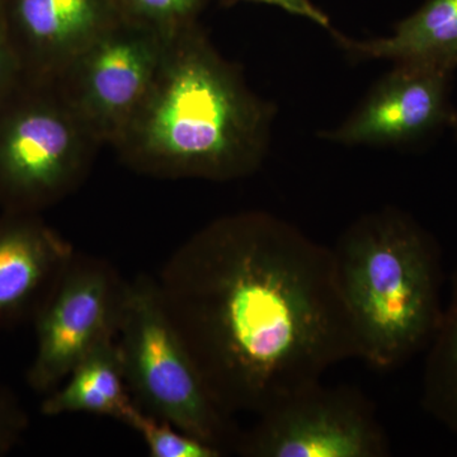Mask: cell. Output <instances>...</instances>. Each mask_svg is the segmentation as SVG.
<instances>
[{
    "label": "cell",
    "instance_id": "6",
    "mask_svg": "<svg viewBox=\"0 0 457 457\" xmlns=\"http://www.w3.org/2000/svg\"><path fill=\"white\" fill-rule=\"evenodd\" d=\"M128 284L110 261L75 252L32 321L33 392L47 395L90 352L116 339Z\"/></svg>",
    "mask_w": 457,
    "mask_h": 457
},
{
    "label": "cell",
    "instance_id": "16",
    "mask_svg": "<svg viewBox=\"0 0 457 457\" xmlns=\"http://www.w3.org/2000/svg\"><path fill=\"white\" fill-rule=\"evenodd\" d=\"M122 16L165 35L197 23L206 0H116Z\"/></svg>",
    "mask_w": 457,
    "mask_h": 457
},
{
    "label": "cell",
    "instance_id": "8",
    "mask_svg": "<svg viewBox=\"0 0 457 457\" xmlns=\"http://www.w3.org/2000/svg\"><path fill=\"white\" fill-rule=\"evenodd\" d=\"M240 433L248 457H383L389 441L371 405L348 387L312 385L260 414Z\"/></svg>",
    "mask_w": 457,
    "mask_h": 457
},
{
    "label": "cell",
    "instance_id": "3",
    "mask_svg": "<svg viewBox=\"0 0 457 457\" xmlns=\"http://www.w3.org/2000/svg\"><path fill=\"white\" fill-rule=\"evenodd\" d=\"M333 252L360 359L395 369L429 345L444 311L441 263L417 221L393 207L368 213Z\"/></svg>",
    "mask_w": 457,
    "mask_h": 457
},
{
    "label": "cell",
    "instance_id": "14",
    "mask_svg": "<svg viewBox=\"0 0 457 457\" xmlns=\"http://www.w3.org/2000/svg\"><path fill=\"white\" fill-rule=\"evenodd\" d=\"M429 343L423 402L433 416L457 432V272L449 305Z\"/></svg>",
    "mask_w": 457,
    "mask_h": 457
},
{
    "label": "cell",
    "instance_id": "2",
    "mask_svg": "<svg viewBox=\"0 0 457 457\" xmlns=\"http://www.w3.org/2000/svg\"><path fill=\"white\" fill-rule=\"evenodd\" d=\"M276 113L195 23L170 36L152 88L113 147L153 179H245L269 154Z\"/></svg>",
    "mask_w": 457,
    "mask_h": 457
},
{
    "label": "cell",
    "instance_id": "15",
    "mask_svg": "<svg viewBox=\"0 0 457 457\" xmlns=\"http://www.w3.org/2000/svg\"><path fill=\"white\" fill-rule=\"evenodd\" d=\"M123 425L130 427L143 438L152 457H220L218 447L180 431L170 422L146 413L137 404L129 411Z\"/></svg>",
    "mask_w": 457,
    "mask_h": 457
},
{
    "label": "cell",
    "instance_id": "9",
    "mask_svg": "<svg viewBox=\"0 0 457 457\" xmlns=\"http://www.w3.org/2000/svg\"><path fill=\"white\" fill-rule=\"evenodd\" d=\"M451 74L411 65H394L369 95L335 129L319 137L342 146H405L449 126Z\"/></svg>",
    "mask_w": 457,
    "mask_h": 457
},
{
    "label": "cell",
    "instance_id": "11",
    "mask_svg": "<svg viewBox=\"0 0 457 457\" xmlns=\"http://www.w3.org/2000/svg\"><path fill=\"white\" fill-rule=\"evenodd\" d=\"M41 213L0 215V329L33 321L75 254Z\"/></svg>",
    "mask_w": 457,
    "mask_h": 457
},
{
    "label": "cell",
    "instance_id": "7",
    "mask_svg": "<svg viewBox=\"0 0 457 457\" xmlns=\"http://www.w3.org/2000/svg\"><path fill=\"white\" fill-rule=\"evenodd\" d=\"M171 35L122 17L55 80L102 145L113 146L154 83Z\"/></svg>",
    "mask_w": 457,
    "mask_h": 457
},
{
    "label": "cell",
    "instance_id": "4",
    "mask_svg": "<svg viewBox=\"0 0 457 457\" xmlns=\"http://www.w3.org/2000/svg\"><path fill=\"white\" fill-rule=\"evenodd\" d=\"M129 392L137 407L180 431L236 450L240 433L222 413L170 317L154 278L131 279L116 337Z\"/></svg>",
    "mask_w": 457,
    "mask_h": 457
},
{
    "label": "cell",
    "instance_id": "12",
    "mask_svg": "<svg viewBox=\"0 0 457 457\" xmlns=\"http://www.w3.org/2000/svg\"><path fill=\"white\" fill-rule=\"evenodd\" d=\"M332 35L359 62L387 60L453 75L457 68V0H426L384 37L353 40L337 31Z\"/></svg>",
    "mask_w": 457,
    "mask_h": 457
},
{
    "label": "cell",
    "instance_id": "18",
    "mask_svg": "<svg viewBox=\"0 0 457 457\" xmlns=\"http://www.w3.org/2000/svg\"><path fill=\"white\" fill-rule=\"evenodd\" d=\"M25 79V71L0 12V106L16 93Z\"/></svg>",
    "mask_w": 457,
    "mask_h": 457
},
{
    "label": "cell",
    "instance_id": "17",
    "mask_svg": "<svg viewBox=\"0 0 457 457\" xmlns=\"http://www.w3.org/2000/svg\"><path fill=\"white\" fill-rule=\"evenodd\" d=\"M29 422L17 396L0 385V456L7 455L16 446L29 428Z\"/></svg>",
    "mask_w": 457,
    "mask_h": 457
},
{
    "label": "cell",
    "instance_id": "19",
    "mask_svg": "<svg viewBox=\"0 0 457 457\" xmlns=\"http://www.w3.org/2000/svg\"><path fill=\"white\" fill-rule=\"evenodd\" d=\"M237 3H261V4L272 5V7H278L293 14V16L311 21L314 25L326 29L330 33L335 31L330 25L329 17L312 0H221V4L227 5V7L236 5Z\"/></svg>",
    "mask_w": 457,
    "mask_h": 457
},
{
    "label": "cell",
    "instance_id": "5",
    "mask_svg": "<svg viewBox=\"0 0 457 457\" xmlns=\"http://www.w3.org/2000/svg\"><path fill=\"white\" fill-rule=\"evenodd\" d=\"M101 146L55 82L25 79L0 106V209L41 213L71 196Z\"/></svg>",
    "mask_w": 457,
    "mask_h": 457
},
{
    "label": "cell",
    "instance_id": "1",
    "mask_svg": "<svg viewBox=\"0 0 457 457\" xmlns=\"http://www.w3.org/2000/svg\"><path fill=\"white\" fill-rule=\"evenodd\" d=\"M222 413L255 416L360 359L333 249L272 213L222 216L155 278Z\"/></svg>",
    "mask_w": 457,
    "mask_h": 457
},
{
    "label": "cell",
    "instance_id": "10",
    "mask_svg": "<svg viewBox=\"0 0 457 457\" xmlns=\"http://www.w3.org/2000/svg\"><path fill=\"white\" fill-rule=\"evenodd\" d=\"M2 16L26 79L36 82H55L123 17L116 0H4Z\"/></svg>",
    "mask_w": 457,
    "mask_h": 457
},
{
    "label": "cell",
    "instance_id": "13",
    "mask_svg": "<svg viewBox=\"0 0 457 457\" xmlns=\"http://www.w3.org/2000/svg\"><path fill=\"white\" fill-rule=\"evenodd\" d=\"M134 405L121 353L112 339L90 352L55 390L45 395L41 413L47 417L87 413L123 423Z\"/></svg>",
    "mask_w": 457,
    "mask_h": 457
},
{
    "label": "cell",
    "instance_id": "20",
    "mask_svg": "<svg viewBox=\"0 0 457 457\" xmlns=\"http://www.w3.org/2000/svg\"><path fill=\"white\" fill-rule=\"evenodd\" d=\"M450 128L456 132L457 135V110L453 112V119H451Z\"/></svg>",
    "mask_w": 457,
    "mask_h": 457
},
{
    "label": "cell",
    "instance_id": "21",
    "mask_svg": "<svg viewBox=\"0 0 457 457\" xmlns=\"http://www.w3.org/2000/svg\"><path fill=\"white\" fill-rule=\"evenodd\" d=\"M3 3H4V0H0V12H2Z\"/></svg>",
    "mask_w": 457,
    "mask_h": 457
}]
</instances>
